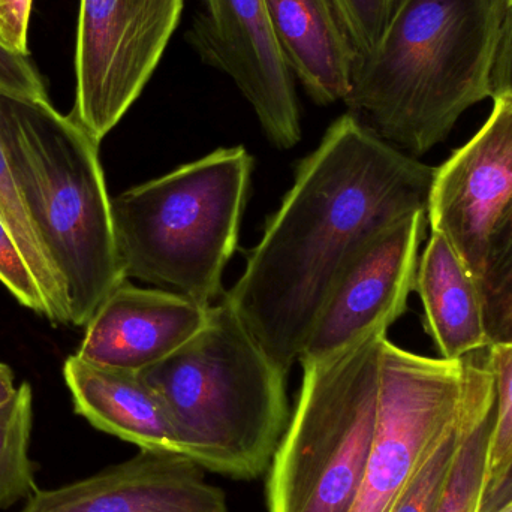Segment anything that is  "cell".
I'll use <instances>...</instances> for the list:
<instances>
[{
  "label": "cell",
  "instance_id": "5b68a950",
  "mask_svg": "<svg viewBox=\"0 0 512 512\" xmlns=\"http://www.w3.org/2000/svg\"><path fill=\"white\" fill-rule=\"evenodd\" d=\"M254 159L218 149L111 200L126 279L173 289L210 307L239 245Z\"/></svg>",
  "mask_w": 512,
  "mask_h": 512
},
{
  "label": "cell",
  "instance_id": "7c38bea8",
  "mask_svg": "<svg viewBox=\"0 0 512 512\" xmlns=\"http://www.w3.org/2000/svg\"><path fill=\"white\" fill-rule=\"evenodd\" d=\"M20 512H230L206 471L177 451L137 456L59 489L36 490Z\"/></svg>",
  "mask_w": 512,
  "mask_h": 512
},
{
  "label": "cell",
  "instance_id": "3957f363",
  "mask_svg": "<svg viewBox=\"0 0 512 512\" xmlns=\"http://www.w3.org/2000/svg\"><path fill=\"white\" fill-rule=\"evenodd\" d=\"M0 140L30 222L68 297L71 325L86 327L125 282L99 141L50 99L0 89Z\"/></svg>",
  "mask_w": 512,
  "mask_h": 512
},
{
  "label": "cell",
  "instance_id": "52a82bcc",
  "mask_svg": "<svg viewBox=\"0 0 512 512\" xmlns=\"http://www.w3.org/2000/svg\"><path fill=\"white\" fill-rule=\"evenodd\" d=\"M493 376L477 354L429 358L385 337L378 421L366 472L349 512H391L441 439Z\"/></svg>",
  "mask_w": 512,
  "mask_h": 512
},
{
  "label": "cell",
  "instance_id": "d4e9b609",
  "mask_svg": "<svg viewBox=\"0 0 512 512\" xmlns=\"http://www.w3.org/2000/svg\"><path fill=\"white\" fill-rule=\"evenodd\" d=\"M0 89L27 98H48L47 86L29 56H15L0 48Z\"/></svg>",
  "mask_w": 512,
  "mask_h": 512
},
{
  "label": "cell",
  "instance_id": "44dd1931",
  "mask_svg": "<svg viewBox=\"0 0 512 512\" xmlns=\"http://www.w3.org/2000/svg\"><path fill=\"white\" fill-rule=\"evenodd\" d=\"M495 402V381L492 379L475 397L474 402L466 411L465 417L436 445L433 453L427 457L426 462L415 475L414 481L406 490L405 495L400 498L391 512H436L438 510L439 502H441L448 478H450L451 469H453L454 460L459 453L460 444H462L469 424L481 409Z\"/></svg>",
  "mask_w": 512,
  "mask_h": 512
},
{
  "label": "cell",
  "instance_id": "83f0119b",
  "mask_svg": "<svg viewBox=\"0 0 512 512\" xmlns=\"http://www.w3.org/2000/svg\"><path fill=\"white\" fill-rule=\"evenodd\" d=\"M17 388L15 387L14 373H12L11 367L0 363V408L11 402L12 397L17 393Z\"/></svg>",
  "mask_w": 512,
  "mask_h": 512
},
{
  "label": "cell",
  "instance_id": "d6986e66",
  "mask_svg": "<svg viewBox=\"0 0 512 512\" xmlns=\"http://www.w3.org/2000/svg\"><path fill=\"white\" fill-rule=\"evenodd\" d=\"M486 351L496 403L487 441L481 512L492 511L512 477V340L492 343Z\"/></svg>",
  "mask_w": 512,
  "mask_h": 512
},
{
  "label": "cell",
  "instance_id": "cb8c5ba5",
  "mask_svg": "<svg viewBox=\"0 0 512 512\" xmlns=\"http://www.w3.org/2000/svg\"><path fill=\"white\" fill-rule=\"evenodd\" d=\"M0 283L14 295L21 306L48 319L50 309L33 276L17 240L0 218Z\"/></svg>",
  "mask_w": 512,
  "mask_h": 512
},
{
  "label": "cell",
  "instance_id": "9c48e42d",
  "mask_svg": "<svg viewBox=\"0 0 512 512\" xmlns=\"http://www.w3.org/2000/svg\"><path fill=\"white\" fill-rule=\"evenodd\" d=\"M427 210H418L367 240L334 283L301 351V366L327 360L388 328L415 289Z\"/></svg>",
  "mask_w": 512,
  "mask_h": 512
},
{
  "label": "cell",
  "instance_id": "7402d4cb",
  "mask_svg": "<svg viewBox=\"0 0 512 512\" xmlns=\"http://www.w3.org/2000/svg\"><path fill=\"white\" fill-rule=\"evenodd\" d=\"M495 403L481 409L469 424L436 512H481L487 441Z\"/></svg>",
  "mask_w": 512,
  "mask_h": 512
},
{
  "label": "cell",
  "instance_id": "277c9868",
  "mask_svg": "<svg viewBox=\"0 0 512 512\" xmlns=\"http://www.w3.org/2000/svg\"><path fill=\"white\" fill-rule=\"evenodd\" d=\"M140 373L167 408L180 454L234 480L268 472L291 420L288 375L224 295L197 336Z\"/></svg>",
  "mask_w": 512,
  "mask_h": 512
},
{
  "label": "cell",
  "instance_id": "484cf974",
  "mask_svg": "<svg viewBox=\"0 0 512 512\" xmlns=\"http://www.w3.org/2000/svg\"><path fill=\"white\" fill-rule=\"evenodd\" d=\"M33 0H0V48L15 54L29 56L27 33Z\"/></svg>",
  "mask_w": 512,
  "mask_h": 512
},
{
  "label": "cell",
  "instance_id": "603a6c76",
  "mask_svg": "<svg viewBox=\"0 0 512 512\" xmlns=\"http://www.w3.org/2000/svg\"><path fill=\"white\" fill-rule=\"evenodd\" d=\"M357 50L367 56L384 35L399 0H331Z\"/></svg>",
  "mask_w": 512,
  "mask_h": 512
},
{
  "label": "cell",
  "instance_id": "4316f807",
  "mask_svg": "<svg viewBox=\"0 0 512 512\" xmlns=\"http://www.w3.org/2000/svg\"><path fill=\"white\" fill-rule=\"evenodd\" d=\"M493 96L512 95V0H505L498 51L492 71Z\"/></svg>",
  "mask_w": 512,
  "mask_h": 512
},
{
  "label": "cell",
  "instance_id": "4fadbf2b",
  "mask_svg": "<svg viewBox=\"0 0 512 512\" xmlns=\"http://www.w3.org/2000/svg\"><path fill=\"white\" fill-rule=\"evenodd\" d=\"M210 309L179 292L138 288L126 279L87 322L77 355L99 366L141 372L197 336Z\"/></svg>",
  "mask_w": 512,
  "mask_h": 512
},
{
  "label": "cell",
  "instance_id": "6da1fadb",
  "mask_svg": "<svg viewBox=\"0 0 512 512\" xmlns=\"http://www.w3.org/2000/svg\"><path fill=\"white\" fill-rule=\"evenodd\" d=\"M435 167L382 140L355 114L331 123L298 165L268 219L230 306L262 351L289 375L334 283L361 246L427 210Z\"/></svg>",
  "mask_w": 512,
  "mask_h": 512
},
{
  "label": "cell",
  "instance_id": "30bf717a",
  "mask_svg": "<svg viewBox=\"0 0 512 512\" xmlns=\"http://www.w3.org/2000/svg\"><path fill=\"white\" fill-rule=\"evenodd\" d=\"M188 42L206 65L239 87L268 140L292 149L301 140L294 75L271 29L265 0H201Z\"/></svg>",
  "mask_w": 512,
  "mask_h": 512
},
{
  "label": "cell",
  "instance_id": "ac0fdd59",
  "mask_svg": "<svg viewBox=\"0 0 512 512\" xmlns=\"http://www.w3.org/2000/svg\"><path fill=\"white\" fill-rule=\"evenodd\" d=\"M32 427V387L23 382L0 408V510L27 501L38 490L36 465L29 456Z\"/></svg>",
  "mask_w": 512,
  "mask_h": 512
},
{
  "label": "cell",
  "instance_id": "ffe728a7",
  "mask_svg": "<svg viewBox=\"0 0 512 512\" xmlns=\"http://www.w3.org/2000/svg\"><path fill=\"white\" fill-rule=\"evenodd\" d=\"M480 289L490 345L510 342L512 340V197L499 213L487 239Z\"/></svg>",
  "mask_w": 512,
  "mask_h": 512
},
{
  "label": "cell",
  "instance_id": "7a4b0ae2",
  "mask_svg": "<svg viewBox=\"0 0 512 512\" xmlns=\"http://www.w3.org/2000/svg\"><path fill=\"white\" fill-rule=\"evenodd\" d=\"M505 0H399L376 47L358 57L343 99L412 158L445 140L465 111L493 98Z\"/></svg>",
  "mask_w": 512,
  "mask_h": 512
},
{
  "label": "cell",
  "instance_id": "ba28073f",
  "mask_svg": "<svg viewBox=\"0 0 512 512\" xmlns=\"http://www.w3.org/2000/svg\"><path fill=\"white\" fill-rule=\"evenodd\" d=\"M185 0H80L71 117L101 143L140 98Z\"/></svg>",
  "mask_w": 512,
  "mask_h": 512
},
{
  "label": "cell",
  "instance_id": "2e32d148",
  "mask_svg": "<svg viewBox=\"0 0 512 512\" xmlns=\"http://www.w3.org/2000/svg\"><path fill=\"white\" fill-rule=\"evenodd\" d=\"M424 325L441 358L456 360L490 346L480 283L450 240L433 231L418 261L415 289Z\"/></svg>",
  "mask_w": 512,
  "mask_h": 512
},
{
  "label": "cell",
  "instance_id": "f1b7e54d",
  "mask_svg": "<svg viewBox=\"0 0 512 512\" xmlns=\"http://www.w3.org/2000/svg\"><path fill=\"white\" fill-rule=\"evenodd\" d=\"M490 512H512V495L508 496L504 502H501L498 507L493 508Z\"/></svg>",
  "mask_w": 512,
  "mask_h": 512
},
{
  "label": "cell",
  "instance_id": "8fae6325",
  "mask_svg": "<svg viewBox=\"0 0 512 512\" xmlns=\"http://www.w3.org/2000/svg\"><path fill=\"white\" fill-rule=\"evenodd\" d=\"M512 197V95L493 96L483 128L441 167L427 203L430 230L444 234L480 283L487 239Z\"/></svg>",
  "mask_w": 512,
  "mask_h": 512
},
{
  "label": "cell",
  "instance_id": "e0dca14e",
  "mask_svg": "<svg viewBox=\"0 0 512 512\" xmlns=\"http://www.w3.org/2000/svg\"><path fill=\"white\" fill-rule=\"evenodd\" d=\"M0 218L17 240L33 276L38 280L39 288L50 309L48 321L53 327L71 324L65 285L56 268L45 255L38 234L30 222L2 140H0Z\"/></svg>",
  "mask_w": 512,
  "mask_h": 512
},
{
  "label": "cell",
  "instance_id": "5bb4252c",
  "mask_svg": "<svg viewBox=\"0 0 512 512\" xmlns=\"http://www.w3.org/2000/svg\"><path fill=\"white\" fill-rule=\"evenodd\" d=\"M75 414L140 450L177 451L176 430L155 388L134 370L90 363L77 354L63 366Z\"/></svg>",
  "mask_w": 512,
  "mask_h": 512
},
{
  "label": "cell",
  "instance_id": "9a60e30c",
  "mask_svg": "<svg viewBox=\"0 0 512 512\" xmlns=\"http://www.w3.org/2000/svg\"><path fill=\"white\" fill-rule=\"evenodd\" d=\"M289 71L319 105L343 101L358 53L331 0H265Z\"/></svg>",
  "mask_w": 512,
  "mask_h": 512
},
{
  "label": "cell",
  "instance_id": "8992f818",
  "mask_svg": "<svg viewBox=\"0 0 512 512\" xmlns=\"http://www.w3.org/2000/svg\"><path fill=\"white\" fill-rule=\"evenodd\" d=\"M385 337L376 331L303 366L294 415L268 469V511H351L375 439Z\"/></svg>",
  "mask_w": 512,
  "mask_h": 512
}]
</instances>
